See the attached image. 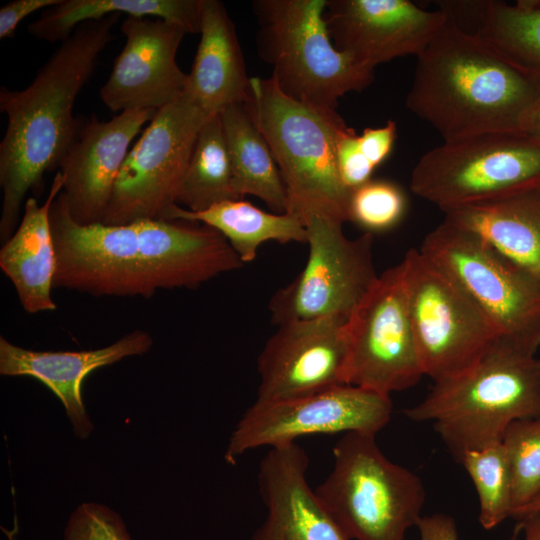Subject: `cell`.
<instances>
[{
  "label": "cell",
  "instance_id": "cell-1",
  "mask_svg": "<svg viewBox=\"0 0 540 540\" xmlns=\"http://www.w3.org/2000/svg\"><path fill=\"white\" fill-rule=\"evenodd\" d=\"M56 253L53 288L95 297L150 298L197 288L244 266L217 230L183 219L82 225L60 194L50 208Z\"/></svg>",
  "mask_w": 540,
  "mask_h": 540
},
{
  "label": "cell",
  "instance_id": "cell-2",
  "mask_svg": "<svg viewBox=\"0 0 540 540\" xmlns=\"http://www.w3.org/2000/svg\"><path fill=\"white\" fill-rule=\"evenodd\" d=\"M114 13L79 25L60 43L33 81L22 90L0 89V111L8 118L0 143L3 244L17 228L28 192L43 186L58 168L81 123L73 115L76 98L93 75L99 56L114 39Z\"/></svg>",
  "mask_w": 540,
  "mask_h": 540
},
{
  "label": "cell",
  "instance_id": "cell-3",
  "mask_svg": "<svg viewBox=\"0 0 540 540\" xmlns=\"http://www.w3.org/2000/svg\"><path fill=\"white\" fill-rule=\"evenodd\" d=\"M540 100V76L449 18L417 56L408 109L451 142L523 133Z\"/></svg>",
  "mask_w": 540,
  "mask_h": 540
},
{
  "label": "cell",
  "instance_id": "cell-4",
  "mask_svg": "<svg viewBox=\"0 0 540 540\" xmlns=\"http://www.w3.org/2000/svg\"><path fill=\"white\" fill-rule=\"evenodd\" d=\"M404 414L431 421L459 461L468 451L501 442L512 422L540 417V359L499 338L473 367L434 382Z\"/></svg>",
  "mask_w": 540,
  "mask_h": 540
},
{
  "label": "cell",
  "instance_id": "cell-5",
  "mask_svg": "<svg viewBox=\"0 0 540 540\" xmlns=\"http://www.w3.org/2000/svg\"><path fill=\"white\" fill-rule=\"evenodd\" d=\"M244 105L279 168L287 193V213L304 224L313 215L349 221L351 192L339 178L336 147L350 127L336 110L286 96L271 77H251Z\"/></svg>",
  "mask_w": 540,
  "mask_h": 540
},
{
  "label": "cell",
  "instance_id": "cell-6",
  "mask_svg": "<svg viewBox=\"0 0 540 540\" xmlns=\"http://www.w3.org/2000/svg\"><path fill=\"white\" fill-rule=\"evenodd\" d=\"M327 0H256L259 56L273 65L271 78L286 96L335 110L346 93L360 92L374 70L338 51L324 11Z\"/></svg>",
  "mask_w": 540,
  "mask_h": 540
},
{
  "label": "cell",
  "instance_id": "cell-7",
  "mask_svg": "<svg viewBox=\"0 0 540 540\" xmlns=\"http://www.w3.org/2000/svg\"><path fill=\"white\" fill-rule=\"evenodd\" d=\"M333 467L315 492L351 540H405L422 517L425 489L411 470L390 461L375 435L345 433Z\"/></svg>",
  "mask_w": 540,
  "mask_h": 540
},
{
  "label": "cell",
  "instance_id": "cell-8",
  "mask_svg": "<svg viewBox=\"0 0 540 540\" xmlns=\"http://www.w3.org/2000/svg\"><path fill=\"white\" fill-rule=\"evenodd\" d=\"M540 185V140L488 133L443 142L415 165L410 188L442 212Z\"/></svg>",
  "mask_w": 540,
  "mask_h": 540
},
{
  "label": "cell",
  "instance_id": "cell-9",
  "mask_svg": "<svg viewBox=\"0 0 540 540\" xmlns=\"http://www.w3.org/2000/svg\"><path fill=\"white\" fill-rule=\"evenodd\" d=\"M419 249L447 273L498 329L535 355L540 348V284L474 233L443 220Z\"/></svg>",
  "mask_w": 540,
  "mask_h": 540
},
{
  "label": "cell",
  "instance_id": "cell-10",
  "mask_svg": "<svg viewBox=\"0 0 540 540\" xmlns=\"http://www.w3.org/2000/svg\"><path fill=\"white\" fill-rule=\"evenodd\" d=\"M401 265L425 376L438 382L467 371L501 338L498 329L419 248L408 250Z\"/></svg>",
  "mask_w": 540,
  "mask_h": 540
},
{
  "label": "cell",
  "instance_id": "cell-11",
  "mask_svg": "<svg viewBox=\"0 0 540 540\" xmlns=\"http://www.w3.org/2000/svg\"><path fill=\"white\" fill-rule=\"evenodd\" d=\"M213 116L185 94L157 110L127 153L101 223L168 220L198 135Z\"/></svg>",
  "mask_w": 540,
  "mask_h": 540
},
{
  "label": "cell",
  "instance_id": "cell-12",
  "mask_svg": "<svg viewBox=\"0 0 540 540\" xmlns=\"http://www.w3.org/2000/svg\"><path fill=\"white\" fill-rule=\"evenodd\" d=\"M345 334L346 384L390 396L425 376L401 262L378 275L346 320Z\"/></svg>",
  "mask_w": 540,
  "mask_h": 540
},
{
  "label": "cell",
  "instance_id": "cell-13",
  "mask_svg": "<svg viewBox=\"0 0 540 540\" xmlns=\"http://www.w3.org/2000/svg\"><path fill=\"white\" fill-rule=\"evenodd\" d=\"M342 225L337 219L321 215L306 221L307 262L269 302L271 320L277 326L293 320H347L378 277L372 233L351 239Z\"/></svg>",
  "mask_w": 540,
  "mask_h": 540
},
{
  "label": "cell",
  "instance_id": "cell-14",
  "mask_svg": "<svg viewBox=\"0 0 540 540\" xmlns=\"http://www.w3.org/2000/svg\"><path fill=\"white\" fill-rule=\"evenodd\" d=\"M392 408L390 396L348 384L288 400L255 401L236 424L224 457L234 464L250 450L293 443L307 435L376 436L390 421Z\"/></svg>",
  "mask_w": 540,
  "mask_h": 540
},
{
  "label": "cell",
  "instance_id": "cell-15",
  "mask_svg": "<svg viewBox=\"0 0 540 540\" xmlns=\"http://www.w3.org/2000/svg\"><path fill=\"white\" fill-rule=\"evenodd\" d=\"M345 323L320 318L278 325L257 360L255 401L288 400L346 384Z\"/></svg>",
  "mask_w": 540,
  "mask_h": 540
},
{
  "label": "cell",
  "instance_id": "cell-16",
  "mask_svg": "<svg viewBox=\"0 0 540 540\" xmlns=\"http://www.w3.org/2000/svg\"><path fill=\"white\" fill-rule=\"evenodd\" d=\"M324 19L334 47L371 69L427 47L448 20L409 0H327Z\"/></svg>",
  "mask_w": 540,
  "mask_h": 540
},
{
  "label": "cell",
  "instance_id": "cell-17",
  "mask_svg": "<svg viewBox=\"0 0 540 540\" xmlns=\"http://www.w3.org/2000/svg\"><path fill=\"white\" fill-rule=\"evenodd\" d=\"M125 44L100 89V98L112 112L159 110L180 98L187 74L176 54L187 32L160 18L126 16L121 24Z\"/></svg>",
  "mask_w": 540,
  "mask_h": 540
},
{
  "label": "cell",
  "instance_id": "cell-18",
  "mask_svg": "<svg viewBox=\"0 0 540 540\" xmlns=\"http://www.w3.org/2000/svg\"><path fill=\"white\" fill-rule=\"evenodd\" d=\"M155 113L128 110L109 121L92 117L81 124L58 167L64 178L61 195L75 222H102L129 147Z\"/></svg>",
  "mask_w": 540,
  "mask_h": 540
},
{
  "label": "cell",
  "instance_id": "cell-19",
  "mask_svg": "<svg viewBox=\"0 0 540 540\" xmlns=\"http://www.w3.org/2000/svg\"><path fill=\"white\" fill-rule=\"evenodd\" d=\"M308 466L296 442L270 448L257 476L267 514L251 540H351L309 486Z\"/></svg>",
  "mask_w": 540,
  "mask_h": 540
},
{
  "label": "cell",
  "instance_id": "cell-20",
  "mask_svg": "<svg viewBox=\"0 0 540 540\" xmlns=\"http://www.w3.org/2000/svg\"><path fill=\"white\" fill-rule=\"evenodd\" d=\"M151 335L133 330L109 346L84 351H34L0 337V374L30 376L46 385L63 403L80 439L93 430L82 400L84 379L94 370L125 357L142 355L152 347Z\"/></svg>",
  "mask_w": 540,
  "mask_h": 540
},
{
  "label": "cell",
  "instance_id": "cell-21",
  "mask_svg": "<svg viewBox=\"0 0 540 540\" xmlns=\"http://www.w3.org/2000/svg\"><path fill=\"white\" fill-rule=\"evenodd\" d=\"M200 42L184 94L210 115L245 103L250 79L235 25L218 0H202Z\"/></svg>",
  "mask_w": 540,
  "mask_h": 540
},
{
  "label": "cell",
  "instance_id": "cell-22",
  "mask_svg": "<svg viewBox=\"0 0 540 540\" xmlns=\"http://www.w3.org/2000/svg\"><path fill=\"white\" fill-rule=\"evenodd\" d=\"M57 172L42 205L27 198L19 225L0 249V268L13 284L19 303L29 314L54 311L52 298L56 253L50 225V208L63 189Z\"/></svg>",
  "mask_w": 540,
  "mask_h": 540
},
{
  "label": "cell",
  "instance_id": "cell-23",
  "mask_svg": "<svg viewBox=\"0 0 540 540\" xmlns=\"http://www.w3.org/2000/svg\"><path fill=\"white\" fill-rule=\"evenodd\" d=\"M443 213L445 220L480 237L540 284V185Z\"/></svg>",
  "mask_w": 540,
  "mask_h": 540
},
{
  "label": "cell",
  "instance_id": "cell-24",
  "mask_svg": "<svg viewBox=\"0 0 540 540\" xmlns=\"http://www.w3.org/2000/svg\"><path fill=\"white\" fill-rule=\"evenodd\" d=\"M201 8L202 0H61L45 9L27 30L36 39L61 43L82 23L120 13L160 18L187 33H200Z\"/></svg>",
  "mask_w": 540,
  "mask_h": 540
},
{
  "label": "cell",
  "instance_id": "cell-25",
  "mask_svg": "<svg viewBox=\"0 0 540 540\" xmlns=\"http://www.w3.org/2000/svg\"><path fill=\"white\" fill-rule=\"evenodd\" d=\"M219 114L237 197L253 195L274 213H287V193L279 168L244 103L230 105Z\"/></svg>",
  "mask_w": 540,
  "mask_h": 540
},
{
  "label": "cell",
  "instance_id": "cell-26",
  "mask_svg": "<svg viewBox=\"0 0 540 540\" xmlns=\"http://www.w3.org/2000/svg\"><path fill=\"white\" fill-rule=\"evenodd\" d=\"M172 219L199 222L217 230L244 264L254 261L264 242L307 243L306 226L298 217L268 213L241 199L227 200L200 212L176 205L168 215V220Z\"/></svg>",
  "mask_w": 540,
  "mask_h": 540
},
{
  "label": "cell",
  "instance_id": "cell-27",
  "mask_svg": "<svg viewBox=\"0 0 540 540\" xmlns=\"http://www.w3.org/2000/svg\"><path fill=\"white\" fill-rule=\"evenodd\" d=\"M239 199L220 114L211 117L196 140L177 198V205L200 212Z\"/></svg>",
  "mask_w": 540,
  "mask_h": 540
},
{
  "label": "cell",
  "instance_id": "cell-28",
  "mask_svg": "<svg viewBox=\"0 0 540 540\" xmlns=\"http://www.w3.org/2000/svg\"><path fill=\"white\" fill-rule=\"evenodd\" d=\"M474 33L540 76V0L482 1Z\"/></svg>",
  "mask_w": 540,
  "mask_h": 540
},
{
  "label": "cell",
  "instance_id": "cell-29",
  "mask_svg": "<svg viewBox=\"0 0 540 540\" xmlns=\"http://www.w3.org/2000/svg\"><path fill=\"white\" fill-rule=\"evenodd\" d=\"M459 462L470 476L479 500V522L491 530L512 517L513 497L509 460L501 442L468 451Z\"/></svg>",
  "mask_w": 540,
  "mask_h": 540
},
{
  "label": "cell",
  "instance_id": "cell-30",
  "mask_svg": "<svg viewBox=\"0 0 540 540\" xmlns=\"http://www.w3.org/2000/svg\"><path fill=\"white\" fill-rule=\"evenodd\" d=\"M509 460L513 512L518 513L540 495V417L512 422L502 438Z\"/></svg>",
  "mask_w": 540,
  "mask_h": 540
},
{
  "label": "cell",
  "instance_id": "cell-31",
  "mask_svg": "<svg viewBox=\"0 0 540 540\" xmlns=\"http://www.w3.org/2000/svg\"><path fill=\"white\" fill-rule=\"evenodd\" d=\"M406 209V198L400 187L386 180L371 179L350 193L349 221L367 232H381L396 226Z\"/></svg>",
  "mask_w": 540,
  "mask_h": 540
},
{
  "label": "cell",
  "instance_id": "cell-32",
  "mask_svg": "<svg viewBox=\"0 0 540 540\" xmlns=\"http://www.w3.org/2000/svg\"><path fill=\"white\" fill-rule=\"evenodd\" d=\"M64 540H131L121 517L109 507L83 503L72 513Z\"/></svg>",
  "mask_w": 540,
  "mask_h": 540
},
{
  "label": "cell",
  "instance_id": "cell-33",
  "mask_svg": "<svg viewBox=\"0 0 540 540\" xmlns=\"http://www.w3.org/2000/svg\"><path fill=\"white\" fill-rule=\"evenodd\" d=\"M336 166L343 186L350 192L371 180L375 167L362 153L358 134L352 128L337 142Z\"/></svg>",
  "mask_w": 540,
  "mask_h": 540
},
{
  "label": "cell",
  "instance_id": "cell-34",
  "mask_svg": "<svg viewBox=\"0 0 540 540\" xmlns=\"http://www.w3.org/2000/svg\"><path fill=\"white\" fill-rule=\"evenodd\" d=\"M396 123L389 120L384 126L366 128L358 135V144L362 153L376 168L391 153L396 139Z\"/></svg>",
  "mask_w": 540,
  "mask_h": 540
},
{
  "label": "cell",
  "instance_id": "cell-35",
  "mask_svg": "<svg viewBox=\"0 0 540 540\" xmlns=\"http://www.w3.org/2000/svg\"><path fill=\"white\" fill-rule=\"evenodd\" d=\"M61 0H13L0 9V39L12 38L19 23L38 10L48 9Z\"/></svg>",
  "mask_w": 540,
  "mask_h": 540
},
{
  "label": "cell",
  "instance_id": "cell-36",
  "mask_svg": "<svg viewBox=\"0 0 540 540\" xmlns=\"http://www.w3.org/2000/svg\"><path fill=\"white\" fill-rule=\"evenodd\" d=\"M416 527L420 540H458L455 520L443 513L422 516ZM519 533L520 528L516 525L510 540H518Z\"/></svg>",
  "mask_w": 540,
  "mask_h": 540
},
{
  "label": "cell",
  "instance_id": "cell-37",
  "mask_svg": "<svg viewBox=\"0 0 540 540\" xmlns=\"http://www.w3.org/2000/svg\"><path fill=\"white\" fill-rule=\"evenodd\" d=\"M517 525L523 532V540H540V510L520 518Z\"/></svg>",
  "mask_w": 540,
  "mask_h": 540
},
{
  "label": "cell",
  "instance_id": "cell-38",
  "mask_svg": "<svg viewBox=\"0 0 540 540\" xmlns=\"http://www.w3.org/2000/svg\"><path fill=\"white\" fill-rule=\"evenodd\" d=\"M523 133L540 140V100L529 116Z\"/></svg>",
  "mask_w": 540,
  "mask_h": 540
},
{
  "label": "cell",
  "instance_id": "cell-39",
  "mask_svg": "<svg viewBox=\"0 0 540 540\" xmlns=\"http://www.w3.org/2000/svg\"><path fill=\"white\" fill-rule=\"evenodd\" d=\"M540 510V495L534 499L531 503L525 506L517 515L516 519L524 517L527 514Z\"/></svg>",
  "mask_w": 540,
  "mask_h": 540
}]
</instances>
